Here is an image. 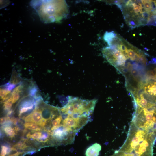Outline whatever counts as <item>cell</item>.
Wrapping results in <instances>:
<instances>
[{"instance_id": "obj_1", "label": "cell", "mask_w": 156, "mask_h": 156, "mask_svg": "<svg viewBox=\"0 0 156 156\" xmlns=\"http://www.w3.org/2000/svg\"><path fill=\"white\" fill-rule=\"evenodd\" d=\"M156 136L131 122L127 137L118 150L130 156H153V147Z\"/></svg>"}, {"instance_id": "obj_2", "label": "cell", "mask_w": 156, "mask_h": 156, "mask_svg": "<svg viewBox=\"0 0 156 156\" xmlns=\"http://www.w3.org/2000/svg\"><path fill=\"white\" fill-rule=\"evenodd\" d=\"M31 3L45 23L59 21L68 14V6L64 1H34Z\"/></svg>"}, {"instance_id": "obj_3", "label": "cell", "mask_w": 156, "mask_h": 156, "mask_svg": "<svg viewBox=\"0 0 156 156\" xmlns=\"http://www.w3.org/2000/svg\"><path fill=\"white\" fill-rule=\"evenodd\" d=\"M42 111L36 108L31 114L24 118L26 122H31L36 124L41 127H44L47 122L48 121H51L52 119H47L43 117Z\"/></svg>"}, {"instance_id": "obj_4", "label": "cell", "mask_w": 156, "mask_h": 156, "mask_svg": "<svg viewBox=\"0 0 156 156\" xmlns=\"http://www.w3.org/2000/svg\"><path fill=\"white\" fill-rule=\"evenodd\" d=\"M101 149L100 144L95 143L88 147L85 152L86 156H99Z\"/></svg>"}, {"instance_id": "obj_5", "label": "cell", "mask_w": 156, "mask_h": 156, "mask_svg": "<svg viewBox=\"0 0 156 156\" xmlns=\"http://www.w3.org/2000/svg\"><path fill=\"white\" fill-rule=\"evenodd\" d=\"M1 128L5 133L9 137L13 138L15 137L16 132L14 128H12L9 125H3L2 126Z\"/></svg>"}, {"instance_id": "obj_6", "label": "cell", "mask_w": 156, "mask_h": 156, "mask_svg": "<svg viewBox=\"0 0 156 156\" xmlns=\"http://www.w3.org/2000/svg\"><path fill=\"white\" fill-rule=\"evenodd\" d=\"M25 139H22L14 145L11 148V150L16 151L17 149L23 150L28 147V146H27L25 143Z\"/></svg>"}, {"instance_id": "obj_7", "label": "cell", "mask_w": 156, "mask_h": 156, "mask_svg": "<svg viewBox=\"0 0 156 156\" xmlns=\"http://www.w3.org/2000/svg\"><path fill=\"white\" fill-rule=\"evenodd\" d=\"M24 126L27 129L33 131H39L42 129L40 127L36 124L31 122H25L24 124Z\"/></svg>"}, {"instance_id": "obj_8", "label": "cell", "mask_w": 156, "mask_h": 156, "mask_svg": "<svg viewBox=\"0 0 156 156\" xmlns=\"http://www.w3.org/2000/svg\"><path fill=\"white\" fill-rule=\"evenodd\" d=\"M11 91H9L5 89L1 88L0 91V95L1 99L3 101L8 98L7 96L8 94L10 93Z\"/></svg>"}, {"instance_id": "obj_9", "label": "cell", "mask_w": 156, "mask_h": 156, "mask_svg": "<svg viewBox=\"0 0 156 156\" xmlns=\"http://www.w3.org/2000/svg\"><path fill=\"white\" fill-rule=\"evenodd\" d=\"M42 135V134L41 132L36 131L32 134L29 133L26 136L28 138H31L38 140Z\"/></svg>"}, {"instance_id": "obj_10", "label": "cell", "mask_w": 156, "mask_h": 156, "mask_svg": "<svg viewBox=\"0 0 156 156\" xmlns=\"http://www.w3.org/2000/svg\"><path fill=\"white\" fill-rule=\"evenodd\" d=\"M13 103L8 98L4 102L3 104L4 109L5 110L9 111L12 107Z\"/></svg>"}, {"instance_id": "obj_11", "label": "cell", "mask_w": 156, "mask_h": 156, "mask_svg": "<svg viewBox=\"0 0 156 156\" xmlns=\"http://www.w3.org/2000/svg\"><path fill=\"white\" fill-rule=\"evenodd\" d=\"M20 97L19 93H17L13 95H11L9 99L13 103L16 102L19 99Z\"/></svg>"}, {"instance_id": "obj_12", "label": "cell", "mask_w": 156, "mask_h": 156, "mask_svg": "<svg viewBox=\"0 0 156 156\" xmlns=\"http://www.w3.org/2000/svg\"><path fill=\"white\" fill-rule=\"evenodd\" d=\"M23 87V86L21 84H20L17 87L15 88L13 90L11 95H13L16 93H19L21 92L22 88Z\"/></svg>"}, {"instance_id": "obj_13", "label": "cell", "mask_w": 156, "mask_h": 156, "mask_svg": "<svg viewBox=\"0 0 156 156\" xmlns=\"http://www.w3.org/2000/svg\"><path fill=\"white\" fill-rule=\"evenodd\" d=\"M49 134H44L42 135L40 138L38 140L41 142H46L49 140Z\"/></svg>"}, {"instance_id": "obj_14", "label": "cell", "mask_w": 156, "mask_h": 156, "mask_svg": "<svg viewBox=\"0 0 156 156\" xmlns=\"http://www.w3.org/2000/svg\"><path fill=\"white\" fill-rule=\"evenodd\" d=\"M1 150L0 156H5L8 152V147L4 145L1 146Z\"/></svg>"}, {"instance_id": "obj_15", "label": "cell", "mask_w": 156, "mask_h": 156, "mask_svg": "<svg viewBox=\"0 0 156 156\" xmlns=\"http://www.w3.org/2000/svg\"><path fill=\"white\" fill-rule=\"evenodd\" d=\"M34 106H32L28 107H21L20 108L19 111V115L21 116V114L27 111L31 110L33 107Z\"/></svg>"}, {"instance_id": "obj_16", "label": "cell", "mask_w": 156, "mask_h": 156, "mask_svg": "<svg viewBox=\"0 0 156 156\" xmlns=\"http://www.w3.org/2000/svg\"><path fill=\"white\" fill-rule=\"evenodd\" d=\"M16 86V84L13 83H8L5 86V89L9 91H11Z\"/></svg>"}, {"instance_id": "obj_17", "label": "cell", "mask_w": 156, "mask_h": 156, "mask_svg": "<svg viewBox=\"0 0 156 156\" xmlns=\"http://www.w3.org/2000/svg\"><path fill=\"white\" fill-rule=\"evenodd\" d=\"M37 91V89L36 87L31 88L29 90V94L31 96H34L36 94Z\"/></svg>"}, {"instance_id": "obj_18", "label": "cell", "mask_w": 156, "mask_h": 156, "mask_svg": "<svg viewBox=\"0 0 156 156\" xmlns=\"http://www.w3.org/2000/svg\"><path fill=\"white\" fill-rule=\"evenodd\" d=\"M10 117L8 116L1 117L0 118V124L4 125L6 122H9Z\"/></svg>"}, {"instance_id": "obj_19", "label": "cell", "mask_w": 156, "mask_h": 156, "mask_svg": "<svg viewBox=\"0 0 156 156\" xmlns=\"http://www.w3.org/2000/svg\"><path fill=\"white\" fill-rule=\"evenodd\" d=\"M18 121L17 119L14 117H10L9 122L12 123L14 125L16 124Z\"/></svg>"}, {"instance_id": "obj_20", "label": "cell", "mask_w": 156, "mask_h": 156, "mask_svg": "<svg viewBox=\"0 0 156 156\" xmlns=\"http://www.w3.org/2000/svg\"><path fill=\"white\" fill-rule=\"evenodd\" d=\"M22 152H17L16 153L10 155L9 156H18L20 154H22Z\"/></svg>"}, {"instance_id": "obj_21", "label": "cell", "mask_w": 156, "mask_h": 156, "mask_svg": "<svg viewBox=\"0 0 156 156\" xmlns=\"http://www.w3.org/2000/svg\"><path fill=\"white\" fill-rule=\"evenodd\" d=\"M12 112L13 111L12 110H9L7 113V116H8L11 115Z\"/></svg>"}]
</instances>
